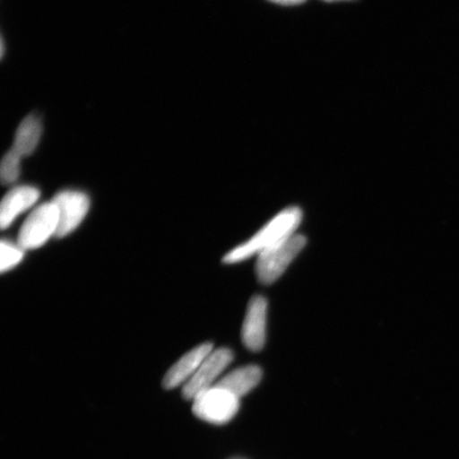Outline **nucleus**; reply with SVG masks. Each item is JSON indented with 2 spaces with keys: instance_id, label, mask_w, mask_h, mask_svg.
<instances>
[{
  "instance_id": "2",
  "label": "nucleus",
  "mask_w": 459,
  "mask_h": 459,
  "mask_svg": "<svg viewBox=\"0 0 459 459\" xmlns=\"http://www.w3.org/2000/svg\"><path fill=\"white\" fill-rule=\"evenodd\" d=\"M307 245V238L302 234L295 233L282 243L275 245L257 255L255 272L262 284H273L289 268L291 262Z\"/></svg>"
},
{
  "instance_id": "15",
  "label": "nucleus",
  "mask_w": 459,
  "mask_h": 459,
  "mask_svg": "<svg viewBox=\"0 0 459 459\" xmlns=\"http://www.w3.org/2000/svg\"><path fill=\"white\" fill-rule=\"evenodd\" d=\"M326 3H335V2H352V0H324Z\"/></svg>"
},
{
  "instance_id": "1",
  "label": "nucleus",
  "mask_w": 459,
  "mask_h": 459,
  "mask_svg": "<svg viewBox=\"0 0 459 459\" xmlns=\"http://www.w3.org/2000/svg\"><path fill=\"white\" fill-rule=\"evenodd\" d=\"M302 221V211L297 206H290L275 215L271 221L247 240L223 257V263L235 264L260 255L262 252L282 243L294 235Z\"/></svg>"
},
{
  "instance_id": "4",
  "label": "nucleus",
  "mask_w": 459,
  "mask_h": 459,
  "mask_svg": "<svg viewBox=\"0 0 459 459\" xmlns=\"http://www.w3.org/2000/svg\"><path fill=\"white\" fill-rule=\"evenodd\" d=\"M193 401L195 416L213 424L229 422L239 410V398L218 385L204 390Z\"/></svg>"
},
{
  "instance_id": "6",
  "label": "nucleus",
  "mask_w": 459,
  "mask_h": 459,
  "mask_svg": "<svg viewBox=\"0 0 459 459\" xmlns=\"http://www.w3.org/2000/svg\"><path fill=\"white\" fill-rule=\"evenodd\" d=\"M59 211V228L56 238H65L83 221L90 210L88 195L79 191H62L53 199Z\"/></svg>"
},
{
  "instance_id": "9",
  "label": "nucleus",
  "mask_w": 459,
  "mask_h": 459,
  "mask_svg": "<svg viewBox=\"0 0 459 459\" xmlns=\"http://www.w3.org/2000/svg\"><path fill=\"white\" fill-rule=\"evenodd\" d=\"M39 191L30 186H16L4 195L0 205V227L9 228L17 217L37 204Z\"/></svg>"
},
{
  "instance_id": "11",
  "label": "nucleus",
  "mask_w": 459,
  "mask_h": 459,
  "mask_svg": "<svg viewBox=\"0 0 459 459\" xmlns=\"http://www.w3.org/2000/svg\"><path fill=\"white\" fill-rule=\"evenodd\" d=\"M41 136V122L34 115H29L17 128L11 151L19 154L22 159L30 156L36 151Z\"/></svg>"
},
{
  "instance_id": "16",
  "label": "nucleus",
  "mask_w": 459,
  "mask_h": 459,
  "mask_svg": "<svg viewBox=\"0 0 459 459\" xmlns=\"http://www.w3.org/2000/svg\"><path fill=\"white\" fill-rule=\"evenodd\" d=\"M4 41L3 39V41H2V56H4Z\"/></svg>"
},
{
  "instance_id": "14",
  "label": "nucleus",
  "mask_w": 459,
  "mask_h": 459,
  "mask_svg": "<svg viewBox=\"0 0 459 459\" xmlns=\"http://www.w3.org/2000/svg\"><path fill=\"white\" fill-rule=\"evenodd\" d=\"M269 2L282 5H297L307 2V0H269Z\"/></svg>"
},
{
  "instance_id": "13",
  "label": "nucleus",
  "mask_w": 459,
  "mask_h": 459,
  "mask_svg": "<svg viewBox=\"0 0 459 459\" xmlns=\"http://www.w3.org/2000/svg\"><path fill=\"white\" fill-rule=\"evenodd\" d=\"M21 160L19 154L13 151L4 154L2 162V168H0V176H2V181L4 185H13L17 179H19L21 172Z\"/></svg>"
},
{
  "instance_id": "12",
  "label": "nucleus",
  "mask_w": 459,
  "mask_h": 459,
  "mask_svg": "<svg viewBox=\"0 0 459 459\" xmlns=\"http://www.w3.org/2000/svg\"><path fill=\"white\" fill-rule=\"evenodd\" d=\"M2 250V261H0V271L3 273L11 271L22 262L24 258V249L21 248L19 245H14L7 239L2 240L0 245Z\"/></svg>"
},
{
  "instance_id": "10",
  "label": "nucleus",
  "mask_w": 459,
  "mask_h": 459,
  "mask_svg": "<svg viewBox=\"0 0 459 459\" xmlns=\"http://www.w3.org/2000/svg\"><path fill=\"white\" fill-rule=\"evenodd\" d=\"M263 372L260 367L255 365L245 366L242 368L235 369L230 372L225 377L215 384L229 390L238 398L249 394L252 389L258 385L262 380Z\"/></svg>"
},
{
  "instance_id": "7",
  "label": "nucleus",
  "mask_w": 459,
  "mask_h": 459,
  "mask_svg": "<svg viewBox=\"0 0 459 459\" xmlns=\"http://www.w3.org/2000/svg\"><path fill=\"white\" fill-rule=\"evenodd\" d=\"M268 304L263 296L252 298L247 308L242 340L247 349L257 352L265 346Z\"/></svg>"
},
{
  "instance_id": "5",
  "label": "nucleus",
  "mask_w": 459,
  "mask_h": 459,
  "mask_svg": "<svg viewBox=\"0 0 459 459\" xmlns=\"http://www.w3.org/2000/svg\"><path fill=\"white\" fill-rule=\"evenodd\" d=\"M233 358V352L228 348L213 350L200 365L191 380L183 385V398L194 400L204 390L214 386L217 377L232 363Z\"/></svg>"
},
{
  "instance_id": "3",
  "label": "nucleus",
  "mask_w": 459,
  "mask_h": 459,
  "mask_svg": "<svg viewBox=\"0 0 459 459\" xmlns=\"http://www.w3.org/2000/svg\"><path fill=\"white\" fill-rule=\"evenodd\" d=\"M59 228V211L54 201L45 203L34 209L22 226L17 245L24 250L39 248L51 237H56Z\"/></svg>"
},
{
  "instance_id": "8",
  "label": "nucleus",
  "mask_w": 459,
  "mask_h": 459,
  "mask_svg": "<svg viewBox=\"0 0 459 459\" xmlns=\"http://www.w3.org/2000/svg\"><path fill=\"white\" fill-rule=\"evenodd\" d=\"M213 350V344L205 342L183 355L166 373L163 380L164 387L172 389L182 385V384L185 385L186 382L191 380L200 365L204 363V360L209 357Z\"/></svg>"
}]
</instances>
